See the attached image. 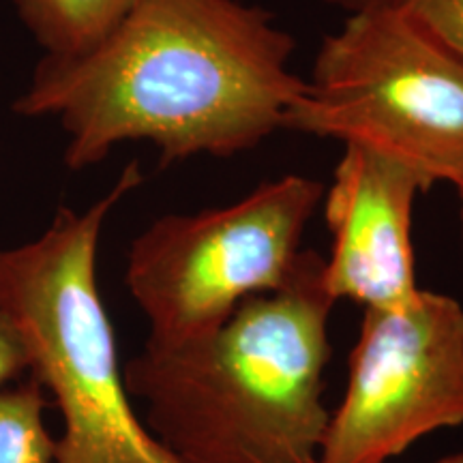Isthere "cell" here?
Listing matches in <instances>:
<instances>
[{"label": "cell", "mask_w": 463, "mask_h": 463, "mask_svg": "<svg viewBox=\"0 0 463 463\" xmlns=\"http://www.w3.org/2000/svg\"><path fill=\"white\" fill-rule=\"evenodd\" d=\"M28 373V350L11 317L0 309V389Z\"/></svg>", "instance_id": "cell-11"}, {"label": "cell", "mask_w": 463, "mask_h": 463, "mask_svg": "<svg viewBox=\"0 0 463 463\" xmlns=\"http://www.w3.org/2000/svg\"><path fill=\"white\" fill-rule=\"evenodd\" d=\"M322 3L328 5V7L341 9L347 15V14H354V11H363V9L375 7V5L389 3V0H322Z\"/></svg>", "instance_id": "cell-12"}, {"label": "cell", "mask_w": 463, "mask_h": 463, "mask_svg": "<svg viewBox=\"0 0 463 463\" xmlns=\"http://www.w3.org/2000/svg\"><path fill=\"white\" fill-rule=\"evenodd\" d=\"M294 48L292 34L258 5L140 0L84 54H45L14 109L58 118L71 170L142 140L164 164L234 157L283 131L305 89L289 71Z\"/></svg>", "instance_id": "cell-1"}, {"label": "cell", "mask_w": 463, "mask_h": 463, "mask_svg": "<svg viewBox=\"0 0 463 463\" xmlns=\"http://www.w3.org/2000/svg\"><path fill=\"white\" fill-rule=\"evenodd\" d=\"M337 300L326 258L303 249L273 292L178 345L148 344L125 364L146 427L183 463H314L331 412L322 399Z\"/></svg>", "instance_id": "cell-2"}, {"label": "cell", "mask_w": 463, "mask_h": 463, "mask_svg": "<svg viewBox=\"0 0 463 463\" xmlns=\"http://www.w3.org/2000/svg\"><path fill=\"white\" fill-rule=\"evenodd\" d=\"M45 395L33 375L0 389V463H56V439L43 425Z\"/></svg>", "instance_id": "cell-9"}, {"label": "cell", "mask_w": 463, "mask_h": 463, "mask_svg": "<svg viewBox=\"0 0 463 463\" xmlns=\"http://www.w3.org/2000/svg\"><path fill=\"white\" fill-rule=\"evenodd\" d=\"M283 131L395 161L422 191L463 183V56L395 0L347 14L324 37Z\"/></svg>", "instance_id": "cell-4"}, {"label": "cell", "mask_w": 463, "mask_h": 463, "mask_svg": "<svg viewBox=\"0 0 463 463\" xmlns=\"http://www.w3.org/2000/svg\"><path fill=\"white\" fill-rule=\"evenodd\" d=\"M420 191L395 161L344 144L324 189V219L333 234L326 286L335 300L350 298L369 309L408 305L419 294L412 208Z\"/></svg>", "instance_id": "cell-7"}, {"label": "cell", "mask_w": 463, "mask_h": 463, "mask_svg": "<svg viewBox=\"0 0 463 463\" xmlns=\"http://www.w3.org/2000/svg\"><path fill=\"white\" fill-rule=\"evenodd\" d=\"M140 0H15L48 56H78L101 42Z\"/></svg>", "instance_id": "cell-8"}, {"label": "cell", "mask_w": 463, "mask_h": 463, "mask_svg": "<svg viewBox=\"0 0 463 463\" xmlns=\"http://www.w3.org/2000/svg\"><path fill=\"white\" fill-rule=\"evenodd\" d=\"M314 463H324V461H314ZM436 463H463V450L461 453H453V455H447V457H442V459H438Z\"/></svg>", "instance_id": "cell-13"}, {"label": "cell", "mask_w": 463, "mask_h": 463, "mask_svg": "<svg viewBox=\"0 0 463 463\" xmlns=\"http://www.w3.org/2000/svg\"><path fill=\"white\" fill-rule=\"evenodd\" d=\"M457 194H459V202H461V208H459V215H461V236H463V183L457 184Z\"/></svg>", "instance_id": "cell-14"}, {"label": "cell", "mask_w": 463, "mask_h": 463, "mask_svg": "<svg viewBox=\"0 0 463 463\" xmlns=\"http://www.w3.org/2000/svg\"><path fill=\"white\" fill-rule=\"evenodd\" d=\"M324 189L317 178L286 174L232 204L150 223L131 242L125 270L150 324L148 344L204 337L245 298L281 288Z\"/></svg>", "instance_id": "cell-5"}, {"label": "cell", "mask_w": 463, "mask_h": 463, "mask_svg": "<svg viewBox=\"0 0 463 463\" xmlns=\"http://www.w3.org/2000/svg\"><path fill=\"white\" fill-rule=\"evenodd\" d=\"M136 161L89 211L61 208L37 241L0 251V309L28 350V373L62 416L56 463H183L137 419L97 286L109 211L140 187Z\"/></svg>", "instance_id": "cell-3"}, {"label": "cell", "mask_w": 463, "mask_h": 463, "mask_svg": "<svg viewBox=\"0 0 463 463\" xmlns=\"http://www.w3.org/2000/svg\"><path fill=\"white\" fill-rule=\"evenodd\" d=\"M463 425V307L419 289L408 305L369 307L331 412L324 463H386L416 439Z\"/></svg>", "instance_id": "cell-6"}, {"label": "cell", "mask_w": 463, "mask_h": 463, "mask_svg": "<svg viewBox=\"0 0 463 463\" xmlns=\"http://www.w3.org/2000/svg\"><path fill=\"white\" fill-rule=\"evenodd\" d=\"M399 7L416 17L444 42L450 50L463 56V0H395Z\"/></svg>", "instance_id": "cell-10"}]
</instances>
